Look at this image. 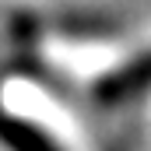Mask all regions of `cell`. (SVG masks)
<instances>
[{
  "instance_id": "cell-1",
  "label": "cell",
  "mask_w": 151,
  "mask_h": 151,
  "mask_svg": "<svg viewBox=\"0 0 151 151\" xmlns=\"http://www.w3.org/2000/svg\"><path fill=\"white\" fill-rule=\"evenodd\" d=\"M144 88H151V53L130 60L127 67L113 70L109 77H102L99 88H95V95H99V102L116 106V102H127L130 95H141Z\"/></svg>"
},
{
  "instance_id": "cell-2",
  "label": "cell",
  "mask_w": 151,
  "mask_h": 151,
  "mask_svg": "<svg viewBox=\"0 0 151 151\" xmlns=\"http://www.w3.org/2000/svg\"><path fill=\"white\" fill-rule=\"evenodd\" d=\"M0 141L11 151H60V144L53 137H46L42 130H35L28 119H18L0 106Z\"/></svg>"
}]
</instances>
